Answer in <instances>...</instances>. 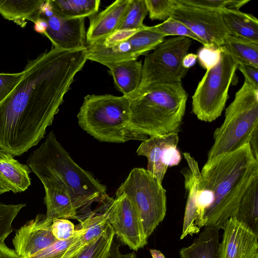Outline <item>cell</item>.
Returning <instances> with one entry per match:
<instances>
[{
  "instance_id": "e0dca14e",
  "label": "cell",
  "mask_w": 258,
  "mask_h": 258,
  "mask_svg": "<svg viewBox=\"0 0 258 258\" xmlns=\"http://www.w3.org/2000/svg\"><path fill=\"white\" fill-rule=\"evenodd\" d=\"M132 0H117L99 13L90 17L86 44L102 40L117 30Z\"/></svg>"
},
{
  "instance_id": "52a82bcc",
  "label": "cell",
  "mask_w": 258,
  "mask_h": 258,
  "mask_svg": "<svg viewBox=\"0 0 258 258\" xmlns=\"http://www.w3.org/2000/svg\"><path fill=\"white\" fill-rule=\"evenodd\" d=\"M219 62L207 70L192 96V111L197 118L212 122L219 117L228 98V91L235 81L237 62L222 46Z\"/></svg>"
},
{
  "instance_id": "7a4b0ae2",
  "label": "cell",
  "mask_w": 258,
  "mask_h": 258,
  "mask_svg": "<svg viewBox=\"0 0 258 258\" xmlns=\"http://www.w3.org/2000/svg\"><path fill=\"white\" fill-rule=\"evenodd\" d=\"M258 178V160L249 143L206 162L201 171L200 183L212 193V202L204 214V227L223 229L235 217L240 200Z\"/></svg>"
},
{
  "instance_id": "8d00e7d4",
  "label": "cell",
  "mask_w": 258,
  "mask_h": 258,
  "mask_svg": "<svg viewBox=\"0 0 258 258\" xmlns=\"http://www.w3.org/2000/svg\"><path fill=\"white\" fill-rule=\"evenodd\" d=\"M22 75L23 72L13 74L0 73V103L14 89Z\"/></svg>"
},
{
  "instance_id": "4316f807",
  "label": "cell",
  "mask_w": 258,
  "mask_h": 258,
  "mask_svg": "<svg viewBox=\"0 0 258 258\" xmlns=\"http://www.w3.org/2000/svg\"><path fill=\"white\" fill-rule=\"evenodd\" d=\"M115 233L109 223L106 229L75 254L72 258H107Z\"/></svg>"
},
{
  "instance_id": "1f68e13d",
  "label": "cell",
  "mask_w": 258,
  "mask_h": 258,
  "mask_svg": "<svg viewBox=\"0 0 258 258\" xmlns=\"http://www.w3.org/2000/svg\"><path fill=\"white\" fill-rule=\"evenodd\" d=\"M25 206V204L6 205L0 203V241H5L13 231V221Z\"/></svg>"
},
{
  "instance_id": "9c48e42d",
  "label": "cell",
  "mask_w": 258,
  "mask_h": 258,
  "mask_svg": "<svg viewBox=\"0 0 258 258\" xmlns=\"http://www.w3.org/2000/svg\"><path fill=\"white\" fill-rule=\"evenodd\" d=\"M191 43L190 38L183 36L164 39L146 55L137 91L155 84L181 82L188 70L182 66V59Z\"/></svg>"
},
{
  "instance_id": "d6a6232c",
  "label": "cell",
  "mask_w": 258,
  "mask_h": 258,
  "mask_svg": "<svg viewBox=\"0 0 258 258\" xmlns=\"http://www.w3.org/2000/svg\"><path fill=\"white\" fill-rule=\"evenodd\" d=\"M154 28L165 37L167 36L186 37L204 45L203 41L186 26L170 17L162 23L154 26Z\"/></svg>"
},
{
  "instance_id": "836d02e7",
  "label": "cell",
  "mask_w": 258,
  "mask_h": 258,
  "mask_svg": "<svg viewBox=\"0 0 258 258\" xmlns=\"http://www.w3.org/2000/svg\"><path fill=\"white\" fill-rule=\"evenodd\" d=\"M149 18L165 21L171 17L176 6L174 0H145Z\"/></svg>"
},
{
  "instance_id": "ba28073f",
  "label": "cell",
  "mask_w": 258,
  "mask_h": 258,
  "mask_svg": "<svg viewBox=\"0 0 258 258\" xmlns=\"http://www.w3.org/2000/svg\"><path fill=\"white\" fill-rule=\"evenodd\" d=\"M166 191L162 183L147 169L135 168L116 190L136 206L147 237L163 220L166 213Z\"/></svg>"
},
{
  "instance_id": "8fae6325",
  "label": "cell",
  "mask_w": 258,
  "mask_h": 258,
  "mask_svg": "<svg viewBox=\"0 0 258 258\" xmlns=\"http://www.w3.org/2000/svg\"><path fill=\"white\" fill-rule=\"evenodd\" d=\"M170 18L186 26L203 42V45L222 46L229 35L220 11L177 3Z\"/></svg>"
},
{
  "instance_id": "6da1fadb",
  "label": "cell",
  "mask_w": 258,
  "mask_h": 258,
  "mask_svg": "<svg viewBox=\"0 0 258 258\" xmlns=\"http://www.w3.org/2000/svg\"><path fill=\"white\" fill-rule=\"evenodd\" d=\"M86 48H52L29 60L19 82L0 103V149L20 156L37 145L84 66Z\"/></svg>"
},
{
  "instance_id": "ffe728a7",
  "label": "cell",
  "mask_w": 258,
  "mask_h": 258,
  "mask_svg": "<svg viewBox=\"0 0 258 258\" xmlns=\"http://www.w3.org/2000/svg\"><path fill=\"white\" fill-rule=\"evenodd\" d=\"M112 76L114 85L123 95L131 98L137 91L142 76L143 63L137 59L116 62L106 66Z\"/></svg>"
},
{
  "instance_id": "3957f363",
  "label": "cell",
  "mask_w": 258,
  "mask_h": 258,
  "mask_svg": "<svg viewBox=\"0 0 258 258\" xmlns=\"http://www.w3.org/2000/svg\"><path fill=\"white\" fill-rule=\"evenodd\" d=\"M128 98L133 131L149 138L180 131L187 99L181 82L153 84Z\"/></svg>"
},
{
  "instance_id": "f35d334b",
  "label": "cell",
  "mask_w": 258,
  "mask_h": 258,
  "mask_svg": "<svg viewBox=\"0 0 258 258\" xmlns=\"http://www.w3.org/2000/svg\"><path fill=\"white\" fill-rule=\"evenodd\" d=\"M107 258H136V254L134 251L122 254L119 250V245L113 240Z\"/></svg>"
},
{
  "instance_id": "bcb514c9",
  "label": "cell",
  "mask_w": 258,
  "mask_h": 258,
  "mask_svg": "<svg viewBox=\"0 0 258 258\" xmlns=\"http://www.w3.org/2000/svg\"><path fill=\"white\" fill-rule=\"evenodd\" d=\"M254 258H258V255L255 256Z\"/></svg>"
},
{
  "instance_id": "2e32d148",
  "label": "cell",
  "mask_w": 258,
  "mask_h": 258,
  "mask_svg": "<svg viewBox=\"0 0 258 258\" xmlns=\"http://www.w3.org/2000/svg\"><path fill=\"white\" fill-rule=\"evenodd\" d=\"M47 21L48 28L44 35L52 47L67 50L86 47L85 18L64 19L54 13Z\"/></svg>"
},
{
  "instance_id": "d590c367",
  "label": "cell",
  "mask_w": 258,
  "mask_h": 258,
  "mask_svg": "<svg viewBox=\"0 0 258 258\" xmlns=\"http://www.w3.org/2000/svg\"><path fill=\"white\" fill-rule=\"evenodd\" d=\"M52 232L57 240L63 241L72 237L75 233V226L64 219H53Z\"/></svg>"
},
{
  "instance_id": "83f0119b",
  "label": "cell",
  "mask_w": 258,
  "mask_h": 258,
  "mask_svg": "<svg viewBox=\"0 0 258 258\" xmlns=\"http://www.w3.org/2000/svg\"><path fill=\"white\" fill-rule=\"evenodd\" d=\"M109 222L104 213H97L91 212L80 220V223L75 226L85 230L82 239L85 244L99 236L107 228Z\"/></svg>"
},
{
  "instance_id": "603a6c76",
  "label": "cell",
  "mask_w": 258,
  "mask_h": 258,
  "mask_svg": "<svg viewBox=\"0 0 258 258\" xmlns=\"http://www.w3.org/2000/svg\"><path fill=\"white\" fill-rule=\"evenodd\" d=\"M44 0L0 1V14L6 19L13 21L24 27L26 20L34 21L39 18L38 11Z\"/></svg>"
},
{
  "instance_id": "74e56055",
  "label": "cell",
  "mask_w": 258,
  "mask_h": 258,
  "mask_svg": "<svg viewBox=\"0 0 258 258\" xmlns=\"http://www.w3.org/2000/svg\"><path fill=\"white\" fill-rule=\"evenodd\" d=\"M237 69L243 75L244 80L258 87V68L248 64H238Z\"/></svg>"
},
{
  "instance_id": "60d3db41",
  "label": "cell",
  "mask_w": 258,
  "mask_h": 258,
  "mask_svg": "<svg viewBox=\"0 0 258 258\" xmlns=\"http://www.w3.org/2000/svg\"><path fill=\"white\" fill-rule=\"evenodd\" d=\"M0 258H21L15 250L9 248L4 241H0Z\"/></svg>"
},
{
  "instance_id": "ab89813d",
  "label": "cell",
  "mask_w": 258,
  "mask_h": 258,
  "mask_svg": "<svg viewBox=\"0 0 258 258\" xmlns=\"http://www.w3.org/2000/svg\"><path fill=\"white\" fill-rule=\"evenodd\" d=\"M54 14L50 0L44 1L41 5L38 14L39 18H42L46 20Z\"/></svg>"
},
{
  "instance_id": "d4e9b609",
  "label": "cell",
  "mask_w": 258,
  "mask_h": 258,
  "mask_svg": "<svg viewBox=\"0 0 258 258\" xmlns=\"http://www.w3.org/2000/svg\"><path fill=\"white\" fill-rule=\"evenodd\" d=\"M54 13L64 19L85 18L96 14L100 0H50Z\"/></svg>"
},
{
  "instance_id": "f1b7e54d",
  "label": "cell",
  "mask_w": 258,
  "mask_h": 258,
  "mask_svg": "<svg viewBox=\"0 0 258 258\" xmlns=\"http://www.w3.org/2000/svg\"><path fill=\"white\" fill-rule=\"evenodd\" d=\"M148 13L145 0H132L130 7L117 30H138L143 27Z\"/></svg>"
},
{
  "instance_id": "d6986e66",
  "label": "cell",
  "mask_w": 258,
  "mask_h": 258,
  "mask_svg": "<svg viewBox=\"0 0 258 258\" xmlns=\"http://www.w3.org/2000/svg\"><path fill=\"white\" fill-rule=\"evenodd\" d=\"M27 164L20 163L14 157L0 149V195L12 191L16 194L25 191L31 184Z\"/></svg>"
},
{
  "instance_id": "5b68a950",
  "label": "cell",
  "mask_w": 258,
  "mask_h": 258,
  "mask_svg": "<svg viewBox=\"0 0 258 258\" xmlns=\"http://www.w3.org/2000/svg\"><path fill=\"white\" fill-rule=\"evenodd\" d=\"M130 114L128 97L92 94L84 97L77 118L80 126L100 142L121 143L148 139L131 128Z\"/></svg>"
},
{
  "instance_id": "f546056e",
  "label": "cell",
  "mask_w": 258,
  "mask_h": 258,
  "mask_svg": "<svg viewBox=\"0 0 258 258\" xmlns=\"http://www.w3.org/2000/svg\"><path fill=\"white\" fill-rule=\"evenodd\" d=\"M84 232V229L75 228V233L70 238L63 241L57 240L51 245L28 258H63L73 244Z\"/></svg>"
},
{
  "instance_id": "f6af8a7d",
  "label": "cell",
  "mask_w": 258,
  "mask_h": 258,
  "mask_svg": "<svg viewBox=\"0 0 258 258\" xmlns=\"http://www.w3.org/2000/svg\"><path fill=\"white\" fill-rule=\"evenodd\" d=\"M149 251L152 258H166L164 254L159 250L150 249Z\"/></svg>"
},
{
  "instance_id": "cb8c5ba5",
  "label": "cell",
  "mask_w": 258,
  "mask_h": 258,
  "mask_svg": "<svg viewBox=\"0 0 258 258\" xmlns=\"http://www.w3.org/2000/svg\"><path fill=\"white\" fill-rule=\"evenodd\" d=\"M234 217L258 235V178L243 195Z\"/></svg>"
},
{
  "instance_id": "ee69618b",
  "label": "cell",
  "mask_w": 258,
  "mask_h": 258,
  "mask_svg": "<svg viewBox=\"0 0 258 258\" xmlns=\"http://www.w3.org/2000/svg\"><path fill=\"white\" fill-rule=\"evenodd\" d=\"M249 144L254 158L258 160V131L253 135Z\"/></svg>"
},
{
  "instance_id": "b9f144b4",
  "label": "cell",
  "mask_w": 258,
  "mask_h": 258,
  "mask_svg": "<svg viewBox=\"0 0 258 258\" xmlns=\"http://www.w3.org/2000/svg\"><path fill=\"white\" fill-rule=\"evenodd\" d=\"M33 23L34 30L38 33L44 35L48 28L47 20L39 17L35 19Z\"/></svg>"
},
{
  "instance_id": "9a60e30c",
  "label": "cell",
  "mask_w": 258,
  "mask_h": 258,
  "mask_svg": "<svg viewBox=\"0 0 258 258\" xmlns=\"http://www.w3.org/2000/svg\"><path fill=\"white\" fill-rule=\"evenodd\" d=\"M183 155L187 164V167L181 170L184 179L187 201L180 239L199 233L204 227L203 216L198 204L201 171L197 161L189 153L184 152Z\"/></svg>"
},
{
  "instance_id": "ac0fdd59",
  "label": "cell",
  "mask_w": 258,
  "mask_h": 258,
  "mask_svg": "<svg viewBox=\"0 0 258 258\" xmlns=\"http://www.w3.org/2000/svg\"><path fill=\"white\" fill-rule=\"evenodd\" d=\"M40 181L45 192L44 202L47 209L46 216L52 219L76 218L78 210L63 183L53 178Z\"/></svg>"
},
{
  "instance_id": "7c38bea8",
  "label": "cell",
  "mask_w": 258,
  "mask_h": 258,
  "mask_svg": "<svg viewBox=\"0 0 258 258\" xmlns=\"http://www.w3.org/2000/svg\"><path fill=\"white\" fill-rule=\"evenodd\" d=\"M178 134L149 138L137 150L139 156L148 159L147 170L161 183L169 167L177 165L181 159L177 148Z\"/></svg>"
},
{
  "instance_id": "4fadbf2b",
  "label": "cell",
  "mask_w": 258,
  "mask_h": 258,
  "mask_svg": "<svg viewBox=\"0 0 258 258\" xmlns=\"http://www.w3.org/2000/svg\"><path fill=\"white\" fill-rule=\"evenodd\" d=\"M52 220L39 214L17 231L12 241L21 258L31 257L57 241L52 232Z\"/></svg>"
},
{
  "instance_id": "277c9868",
  "label": "cell",
  "mask_w": 258,
  "mask_h": 258,
  "mask_svg": "<svg viewBox=\"0 0 258 258\" xmlns=\"http://www.w3.org/2000/svg\"><path fill=\"white\" fill-rule=\"evenodd\" d=\"M40 180L56 179L69 191L76 209L109 198L106 187L90 172L79 166L57 140L53 131L32 153L26 162Z\"/></svg>"
},
{
  "instance_id": "4dcf8cb0",
  "label": "cell",
  "mask_w": 258,
  "mask_h": 258,
  "mask_svg": "<svg viewBox=\"0 0 258 258\" xmlns=\"http://www.w3.org/2000/svg\"><path fill=\"white\" fill-rule=\"evenodd\" d=\"M182 5L220 11L224 9L239 10L249 0H175Z\"/></svg>"
},
{
  "instance_id": "5bb4252c",
  "label": "cell",
  "mask_w": 258,
  "mask_h": 258,
  "mask_svg": "<svg viewBox=\"0 0 258 258\" xmlns=\"http://www.w3.org/2000/svg\"><path fill=\"white\" fill-rule=\"evenodd\" d=\"M218 258H254L258 255V235L235 217L225 222Z\"/></svg>"
},
{
  "instance_id": "44dd1931",
  "label": "cell",
  "mask_w": 258,
  "mask_h": 258,
  "mask_svg": "<svg viewBox=\"0 0 258 258\" xmlns=\"http://www.w3.org/2000/svg\"><path fill=\"white\" fill-rule=\"evenodd\" d=\"M220 12L229 35L258 43V20L256 17L239 10L224 9Z\"/></svg>"
},
{
  "instance_id": "30bf717a",
  "label": "cell",
  "mask_w": 258,
  "mask_h": 258,
  "mask_svg": "<svg viewBox=\"0 0 258 258\" xmlns=\"http://www.w3.org/2000/svg\"><path fill=\"white\" fill-rule=\"evenodd\" d=\"M103 213L112 226L115 234L125 245L134 251L148 243L141 217L134 203L125 194L108 199Z\"/></svg>"
},
{
  "instance_id": "8992f818",
  "label": "cell",
  "mask_w": 258,
  "mask_h": 258,
  "mask_svg": "<svg viewBox=\"0 0 258 258\" xmlns=\"http://www.w3.org/2000/svg\"><path fill=\"white\" fill-rule=\"evenodd\" d=\"M258 131V87L244 80L233 101L226 108L222 124L214 133L207 161L249 143Z\"/></svg>"
},
{
  "instance_id": "e575fe53",
  "label": "cell",
  "mask_w": 258,
  "mask_h": 258,
  "mask_svg": "<svg viewBox=\"0 0 258 258\" xmlns=\"http://www.w3.org/2000/svg\"><path fill=\"white\" fill-rule=\"evenodd\" d=\"M222 50V46L203 45L197 54L201 66L207 70L213 67L219 62Z\"/></svg>"
},
{
  "instance_id": "7bdbcfd3",
  "label": "cell",
  "mask_w": 258,
  "mask_h": 258,
  "mask_svg": "<svg viewBox=\"0 0 258 258\" xmlns=\"http://www.w3.org/2000/svg\"><path fill=\"white\" fill-rule=\"evenodd\" d=\"M197 59V54L193 53H187L182 59V66L185 69H189L195 65Z\"/></svg>"
},
{
  "instance_id": "7402d4cb",
  "label": "cell",
  "mask_w": 258,
  "mask_h": 258,
  "mask_svg": "<svg viewBox=\"0 0 258 258\" xmlns=\"http://www.w3.org/2000/svg\"><path fill=\"white\" fill-rule=\"evenodd\" d=\"M219 230L214 226H206L193 242L179 250L181 258H218Z\"/></svg>"
},
{
  "instance_id": "484cf974",
  "label": "cell",
  "mask_w": 258,
  "mask_h": 258,
  "mask_svg": "<svg viewBox=\"0 0 258 258\" xmlns=\"http://www.w3.org/2000/svg\"><path fill=\"white\" fill-rule=\"evenodd\" d=\"M222 46L238 64L258 68V43L229 35Z\"/></svg>"
}]
</instances>
